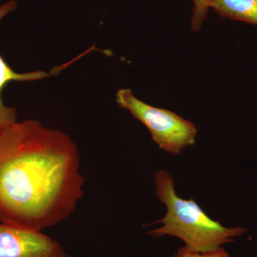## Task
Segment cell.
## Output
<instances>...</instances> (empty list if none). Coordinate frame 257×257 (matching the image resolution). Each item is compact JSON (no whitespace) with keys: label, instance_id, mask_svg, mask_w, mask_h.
I'll list each match as a JSON object with an SVG mask.
<instances>
[{"label":"cell","instance_id":"6da1fadb","mask_svg":"<svg viewBox=\"0 0 257 257\" xmlns=\"http://www.w3.org/2000/svg\"><path fill=\"white\" fill-rule=\"evenodd\" d=\"M77 147L67 134L27 119L0 127V222L42 231L83 196Z\"/></svg>","mask_w":257,"mask_h":257},{"label":"cell","instance_id":"7a4b0ae2","mask_svg":"<svg viewBox=\"0 0 257 257\" xmlns=\"http://www.w3.org/2000/svg\"><path fill=\"white\" fill-rule=\"evenodd\" d=\"M156 196L165 206V215L156 221L160 227L150 230L152 237L175 236L184 241V246L200 253L210 252L232 242L234 238L246 233L245 228H229L214 220L193 199L177 195L173 177L165 170L155 175Z\"/></svg>","mask_w":257,"mask_h":257},{"label":"cell","instance_id":"3957f363","mask_svg":"<svg viewBox=\"0 0 257 257\" xmlns=\"http://www.w3.org/2000/svg\"><path fill=\"white\" fill-rule=\"evenodd\" d=\"M116 101L120 107L143 123L154 143L170 155H179L184 149L195 144L197 135L195 125L173 111L144 102L126 88L117 91Z\"/></svg>","mask_w":257,"mask_h":257},{"label":"cell","instance_id":"277c9868","mask_svg":"<svg viewBox=\"0 0 257 257\" xmlns=\"http://www.w3.org/2000/svg\"><path fill=\"white\" fill-rule=\"evenodd\" d=\"M0 257L72 256L42 231L0 222Z\"/></svg>","mask_w":257,"mask_h":257},{"label":"cell","instance_id":"5b68a950","mask_svg":"<svg viewBox=\"0 0 257 257\" xmlns=\"http://www.w3.org/2000/svg\"><path fill=\"white\" fill-rule=\"evenodd\" d=\"M18 3L16 0H8L0 5V22L7 16V15L13 13L18 8ZM69 63L64 64L61 67H55L50 72H46L42 70H36L34 72H25V73H19L15 72L13 69L5 60V59L0 55V127L6 126L12 123L17 121L18 112L15 107H10L5 105L4 101L2 98V92L4 90L5 87L12 82H32V81L39 80L56 75L60 73V71L64 67H67Z\"/></svg>","mask_w":257,"mask_h":257},{"label":"cell","instance_id":"8992f818","mask_svg":"<svg viewBox=\"0 0 257 257\" xmlns=\"http://www.w3.org/2000/svg\"><path fill=\"white\" fill-rule=\"evenodd\" d=\"M209 8L224 18L257 26V0H209Z\"/></svg>","mask_w":257,"mask_h":257},{"label":"cell","instance_id":"52a82bcc","mask_svg":"<svg viewBox=\"0 0 257 257\" xmlns=\"http://www.w3.org/2000/svg\"><path fill=\"white\" fill-rule=\"evenodd\" d=\"M192 18L191 20V29L193 31H198L207 16L209 0H193Z\"/></svg>","mask_w":257,"mask_h":257},{"label":"cell","instance_id":"ba28073f","mask_svg":"<svg viewBox=\"0 0 257 257\" xmlns=\"http://www.w3.org/2000/svg\"><path fill=\"white\" fill-rule=\"evenodd\" d=\"M174 257H229V254L223 248L210 252L200 253L184 246L179 248Z\"/></svg>","mask_w":257,"mask_h":257}]
</instances>
